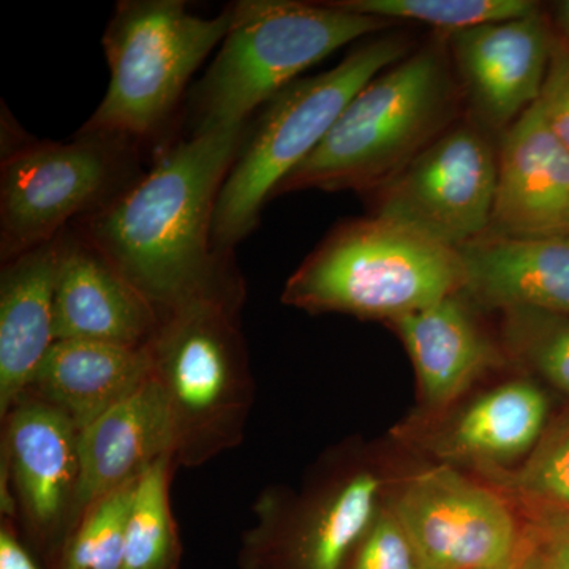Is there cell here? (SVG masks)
<instances>
[{
  "instance_id": "cell-1",
  "label": "cell",
  "mask_w": 569,
  "mask_h": 569,
  "mask_svg": "<svg viewBox=\"0 0 569 569\" xmlns=\"http://www.w3.org/2000/svg\"><path fill=\"white\" fill-rule=\"evenodd\" d=\"M246 134L247 123L192 133L74 224L160 318L198 301L244 302L231 254L213 247L212 223Z\"/></svg>"
},
{
  "instance_id": "cell-2",
  "label": "cell",
  "mask_w": 569,
  "mask_h": 569,
  "mask_svg": "<svg viewBox=\"0 0 569 569\" xmlns=\"http://www.w3.org/2000/svg\"><path fill=\"white\" fill-rule=\"evenodd\" d=\"M463 102L448 33H433L356 93L272 197L302 190L376 193L460 121Z\"/></svg>"
},
{
  "instance_id": "cell-3",
  "label": "cell",
  "mask_w": 569,
  "mask_h": 569,
  "mask_svg": "<svg viewBox=\"0 0 569 569\" xmlns=\"http://www.w3.org/2000/svg\"><path fill=\"white\" fill-rule=\"evenodd\" d=\"M397 26L335 2H236L222 47L193 91V133L244 126L302 71L348 43Z\"/></svg>"
},
{
  "instance_id": "cell-4",
  "label": "cell",
  "mask_w": 569,
  "mask_h": 569,
  "mask_svg": "<svg viewBox=\"0 0 569 569\" xmlns=\"http://www.w3.org/2000/svg\"><path fill=\"white\" fill-rule=\"evenodd\" d=\"M463 287L459 250L372 216L339 224L288 279L282 301L310 313L391 323Z\"/></svg>"
},
{
  "instance_id": "cell-5",
  "label": "cell",
  "mask_w": 569,
  "mask_h": 569,
  "mask_svg": "<svg viewBox=\"0 0 569 569\" xmlns=\"http://www.w3.org/2000/svg\"><path fill=\"white\" fill-rule=\"evenodd\" d=\"M413 47L406 32L381 33L356 47L335 69L293 82L264 104L217 200L212 241L220 253H233L257 227L266 201L316 151L356 93Z\"/></svg>"
},
{
  "instance_id": "cell-6",
  "label": "cell",
  "mask_w": 569,
  "mask_h": 569,
  "mask_svg": "<svg viewBox=\"0 0 569 569\" xmlns=\"http://www.w3.org/2000/svg\"><path fill=\"white\" fill-rule=\"evenodd\" d=\"M239 301H198L160 318L148 346L167 397L176 468L204 466L244 441L253 403Z\"/></svg>"
},
{
  "instance_id": "cell-7",
  "label": "cell",
  "mask_w": 569,
  "mask_h": 569,
  "mask_svg": "<svg viewBox=\"0 0 569 569\" xmlns=\"http://www.w3.org/2000/svg\"><path fill=\"white\" fill-rule=\"evenodd\" d=\"M230 24L231 7L201 18L179 0L119 3L103 37L110 86L81 133L132 142L159 132Z\"/></svg>"
},
{
  "instance_id": "cell-8",
  "label": "cell",
  "mask_w": 569,
  "mask_h": 569,
  "mask_svg": "<svg viewBox=\"0 0 569 569\" xmlns=\"http://www.w3.org/2000/svg\"><path fill=\"white\" fill-rule=\"evenodd\" d=\"M129 141L80 133L11 152L0 179V252L13 260L51 242L71 219L110 203L130 171Z\"/></svg>"
},
{
  "instance_id": "cell-9",
  "label": "cell",
  "mask_w": 569,
  "mask_h": 569,
  "mask_svg": "<svg viewBox=\"0 0 569 569\" xmlns=\"http://www.w3.org/2000/svg\"><path fill=\"white\" fill-rule=\"evenodd\" d=\"M497 179L493 133L460 119L372 193V216L459 250L488 233Z\"/></svg>"
},
{
  "instance_id": "cell-10",
  "label": "cell",
  "mask_w": 569,
  "mask_h": 569,
  "mask_svg": "<svg viewBox=\"0 0 569 569\" xmlns=\"http://www.w3.org/2000/svg\"><path fill=\"white\" fill-rule=\"evenodd\" d=\"M81 429L24 391L2 417V512L21 527L26 548L54 569L73 530Z\"/></svg>"
},
{
  "instance_id": "cell-11",
  "label": "cell",
  "mask_w": 569,
  "mask_h": 569,
  "mask_svg": "<svg viewBox=\"0 0 569 569\" xmlns=\"http://www.w3.org/2000/svg\"><path fill=\"white\" fill-rule=\"evenodd\" d=\"M381 488L377 473L356 468L301 500L266 490L242 535L239 569H342L383 507Z\"/></svg>"
},
{
  "instance_id": "cell-12",
  "label": "cell",
  "mask_w": 569,
  "mask_h": 569,
  "mask_svg": "<svg viewBox=\"0 0 569 569\" xmlns=\"http://www.w3.org/2000/svg\"><path fill=\"white\" fill-rule=\"evenodd\" d=\"M427 569L509 567L520 522L503 493L443 466L406 479L389 505Z\"/></svg>"
},
{
  "instance_id": "cell-13",
  "label": "cell",
  "mask_w": 569,
  "mask_h": 569,
  "mask_svg": "<svg viewBox=\"0 0 569 569\" xmlns=\"http://www.w3.org/2000/svg\"><path fill=\"white\" fill-rule=\"evenodd\" d=\"M553 37L541 7L527 17L448 33L449 56L475 122L503 134L538 102Z\"/></svg>"
},
{
  "instance_id": "cell-14",
  "label": "cell",
  "mask_w": 569,
  "mask_h": 569,
  "mask_svg": "<svg viewBox=\"0 0 569 569\" xmlns=\"http://www.w3.org/2000/svg\"><path fill=\"white\" fill-rule=\"evenodd\" d=\"M486 234H569V149L539 100L498 140L496 203Z\"/></svg>"
},
{
  "instance_id": "cell-15",
  "label": "cell",
  "mask_w": 569,
  "mask_h": 569,
  "mask_svg": "<svg viewBox=\"0 0 569 569\" xmlns=\"http://www.w3.org/2000/svg\"><path fill=\"white\" fill-rule=\"evenodd\" d=\"M159 325V313L121 272L77 231L66 228L56 279V340L146 348Z\"/></svg>"
},
{
  "instance_id": "cell-16",
  "label": "cell",
  "mask_w": 569,
  "mask_h": 569,
  "mask_svg": "<svg viewBox=\"0 0 569 569\" xmlns=\"http://www.w3.org/2000/svg\"><path fill=\"white\" fill-rule=\"evenodd\" d=\"M164 456L174 459L173 421L163 389L152 377L81 430L73 529L97 501L140 481Z\"/></svg>"
},
{
  "instance_id": "cell-17",
  "label": "cell",
  "mask_w": 569,
  "mask_h": 569,
  "mask_svg": "<svg viewBox=\"0 0 569 569\" xmlns=\"http://www.w3.org/2000/svg\"><path fill=\"white\" fill-rule=\"evenodd\" d=\"M459 253L466 269L462 293L478 305L569 317V234H485Z\"/></svg>"
},
{
  "instance_id": "cell-18",
  "label": "cell",
  "mask_w": 569,
  "mask_h": 569,
  "mask_svg": "<svg viewBox=\"0 0 569 569\" xmlns=\"http://www.w3.org/2000/svg\"><path fill=\"white\" fill-rule=\"evenodd\" d=\"M61 234L3 263L0 276V418L31 385L56 342Z\"/></svg>"
},
{
  "instance_id": "cell-19",
  "label": "cell",
  "mask_w": 569,
  "mask_h": 569,
  "mask_svg": "<svg viewBox=\"0 0 569 569\" xmlns=\"http://www.w3.org/2000/svg\"><path fill=\"white\" fill-rule=\"evenodd\" d=\"M151 378L148 347L56 340L26 391L61 410L82 430Z\"/></svg>"
},
{
  "instance_id": "cell-20",
  "label": "cell",
  "mask_w": 569,
  "mask_h": 569,
  "mask_svg": "<svg viewBox=\"0 0 569 569\" xmlns=\"http://www.w3.org/2000/svg\"><path fill=\"white\" fill-rule=\"evenodd\" d=\"M391 325L410 355L429 407H448L486 370L500 365V351L462 293L396 318Z\"/></svg>"
},
{
  "instance_id": "cell-21",
  "label": "cell",
  "mask_w": 569,
  "mask_h": 569,
  "mask_svg": "<svg viewBox=\"0 0 569 569\" xmlns=\"http://www.w3.org/2000/svg\"><path fill=\"white\" fill-rule=\"evenodd\" d=\"M548 399L527 380L508 381L479 396L430 440V452L449 463L488 471L531 455L545 430ZM447 463V466H449Z\"/></svg>"
},
{
  "instance_id": "cell-22",
  "label": "cell",
  "mask_w": 569,
  "mask_h": 569,
  "mask_svg": "<svg viewBox=\"0 0 569 569\" xmlns=\"http://www.w3.org/2000/svg\"><path fill=\"white\" fill-rule=\"evenodd\" d=\"M174 470L173 456H164L138 481L127 520L122 569H181L182 542L170 498Z\"/></svg>"
},
{
  "instance_id": "cell-23",
  "label": "cell",
  "mask_w": 569,
  "mask_h": 569,
  "mask_svg": "<svg viewBox=\"0 0 569 569\" xmlns=\"http://www.w3.org/2000/svg\"><path fill=\"white\" fill-rule=\"evenodd\" d=\"M340 9L400 22H421L451 33L475 26L527 17L539 9L530 0H337Z\"/></svg>"
},
{
  "instance_id": "cell-24",
  "label": "cell",
  "mask_w": 569,
  "mask_h": 569,
  "mask_svg": "<svg viewBox=\"0 0 569 569\" xmlns=\"http://www.w3.org/2000/svg\"><path fill=\"white\" fill-rule=\"evenodd\" d=\"M134 485L97 501L63 545L54 569H122Z\"/></svg>"
},
{
  "instance_id": "cell-25",
  "label": "cell",
  "mask_w": 569,
  "mask_h": 569,
  "mask_svg": "<svg viewBox=\"0 0 569 569\" xmlns=\"http://www.w3.org/2000/svg\"><path fill=\"white\" fill-rule=\"evenodd\" d=\"M501 335L509 353L569 396V317L503 310Z\"/></svg>"
},
{
  "instance_id": "cell-26",
  "label": "cell",
  "mask_w": 569,
  "mask_h": 569,
  "mask_svg": "<svg viewBox=\"0 0 569 569\" xmlns=\"http://www.w3.org/2000/svg\"><path fill=\"white\" fill-rule=\"evenodd\" d=\"M488 475L508 500L569 511V422L541 438L522 467Z\"/></svg>"
},
{
  "instance_id": "cell-27",
  "label": "cell",
  "mask_w": 569,
  "mask_h": 569,
  "mask_svg": "<svg viewBox=\"0 0 569 569\" xmlns=\"http://www.w3.org/2000/svg\"><path fill=\"white\" fill-rule=\"evenodd\" d=\"M512 569H569V511L526 507Z\"/></svg>"
},
{
  "instance_id": "cell-28",
  "label": "cell",
  "mask_w": 569,
  "mask_h": 569,
  "mask_svg": "<svg viewBox=\"0 0 569 569\" xmlns=\"http://www.w3.org/2000/svg\"><path fill=\"white\" fill-rule=\"evenodd\" d=\"M342 569H427L391 508L381 507L372 527Z\"/></svg>"
},
{
  "instance_id": "cell-29",
  "label": "cell",
  "mask_w": 569,
  "mask_h": 569,
  "mask_svg": "<svg viewBox=\"0 0 569 569\" xmlns=\"http://www.w3.org/2000/svg\"><path fill=\"white\" fill-rule=\"evenodd\" d=\"M539 102L549 126L569 149V47L557 36L553 37L548 77Z\"/></svg>"
},
{
  "instance_id": "cell-30",
  "label": "cell",
  "mask_w": 569,
  "mask_h": 569,
  "mask_svg": "<svg viewBox=\"0 0 569 569\" xmlns=\"http://www.w3.org/2000/svg\"><path fill=\"white\" fill-rule=\"evenodd\" d=\"M0 569H43L33 559L31 550L26 548L9 519L2 520L0 529Z\"/></svg>"
},
{
  "instance_id": "cell-31",
  "label": "cell",
  "mask_w": 569,
  "mask_h": 569,
  "mask_svg": "<svg viewBox=\"0 0 569 569\" xmlns=\"http://www.w3.org/2000/svg\"><path fill=\"white\" fill-rule=\"evenodd\" d=\"M553 24L559 31V39L569 47V0L553 3Z\"/></svg>"
},
{
  "instance_id": "cell-32",
  "label": "cell",
  "mask_w": 569,
  "mask_h": 569,
  "mask_svg": "<svg viewBox=\"0 0 569 569\" xmlns=\"http://www.w3.org/2000/svg\"><path fill=\"white\" fill-rule=\"evenodd\" d=\"M496 569H512V568H511V565H509V567H505V568H496Z\"/></svg>"
}]
</instances>
